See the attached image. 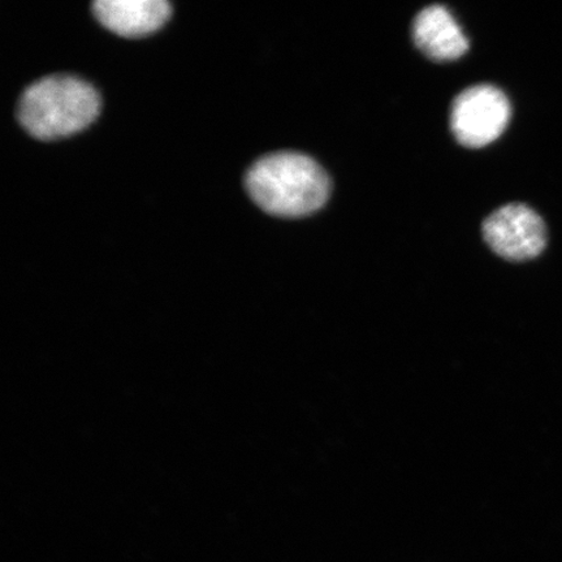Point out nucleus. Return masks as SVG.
Returning <instances> with one entry per match:
<instances>
[{
    "label": "nucleus",
    "instance_id": "4",
    "mask_svg": "<svg viewBox=\"0 0 562 562\" xmlns=\"http://www.w3.org/2000/svg\"><path fill=\"white\" fill-rule=\"evenodd\" d=\"M482 232L490 248L513 262L542 255L548 240L542 217L524 203H509L494 211L483 222Z\"/></svg>",
    "mask_w": 562,
    "mask_h": 562
},
{
    "label": "nucleus",
    "instance_id": "1",
    "mask_svg": "<svg viewBox=\"0 0 562 562\" xmlns=\"http://www.w3.org/2000/svg\"><path fill=\"white\" fill-rule=\"evenodd\" d=\"M250 199L266 213L280 217L307 216L331 194V180L305 154L279 151L258 159L245 176Z\"/></svg>",
    "mask_w": 562,
    "mask_h": 562
},
{
    "label": "nucleus",
    "instance_id": "5",
    "mask_svg": "<svg viewBox=\"0 0 562 562\" xmlns=\"http://www.w3.org/2000/svg\"><path fill=\"white\" fill-rule=\"evenodd\" d=\"M93 12L109 31L135 38L157 32L172 9L165 0H97Z\"/></svg>",
    "mask_w": 562,
    "mask_h": 562
},
{
    "label": "nucleus",
    "instance_id": "6",
    "mask_svg": "<svg viewBox=\"0 0 562 562\" xmlns=\"http://www.w3.org/2000/svg\"><path fill=\"white\" fill-rule=\"evenodd\" d=\"M413 38L427 58L451 61L468 52L469 41L452 13L441 4L422 10L413 23Z\"/></svg>",
    "mask_w": 562,
    "mask_h": 562
},
{
    "label": "nucleus",
    "instance_id": "2",
    "mask_svg": "<svg viewBox=\"0 0 562 562\" xmlns=\"http://www.w3.org/2000/svg\"><path fill=\"white\" fill-rule=\"evenodd\" d=\"M101 111V97L93 86L70 75L44 77L20 98L18 119L31 136L53 140L88 128Z\"/></svg>",
    "mask_w": 562,
    "mask_h": 562
},
{
    "label": "nucleus",
    "instance_id": "3",
    "mask_svg": "<svg viewBox=\"0 0 562 562\" xmlns=\"http://www.w3.org/2000/svg\"><path fill=\"white\" fill-rule=\"evenodd\" d=\"M510 102L503 91L488 83L463 90L454 98L451 130L462 146H487L503 135L510 121Z\"/></svg>",
    "mask_w": 562,
    "mask_h": 562
}]
</instances>
